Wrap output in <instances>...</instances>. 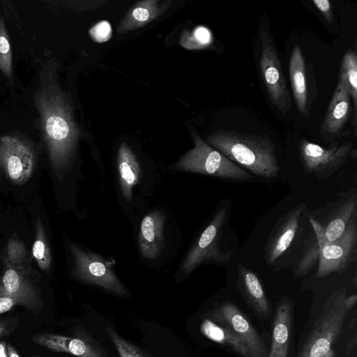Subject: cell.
I'll return each mask as SVG.
<instances>
[{
	"label": "cell",
	"mask_w": 357,
	"mask_h": 357,
	"mask_svg": "<svg viewBox=\"0 0 357 357\" xmlns=\"http://www.w3.org/2000/svg\"><path fill=\"white\" fill-rule=\"evenodd\" d=\"M206 318L227 327L245 344L251 357H267L263 339L248 317L231 301L216 305L206 314Z\"/></svg>",
	"instance_id": "7c38bea8"
},
{
	"label": "cell",
	"mask_w": 357,
	"mask_h": 357,
	"mask_svg": "<svg viewBox=\"0 0 357 357\" xmlns=\"http://www.w3.org/2000/svg\"><path fill=\"white\" fill-rule=\"evenodd\" d=\"M16 305L22 306V303L19 298L0 292V314L8 312Z\"/></svg>",
	"instance_id": "4dcf8cb0"
},
{
	"label": "cell",
	"mask_w": 357,
	"mask_h": 357,
	"mask_svg": "<svg viewBox=\"0 0 357 357\" xmlns=\"http://www.w3.org/2000/svg\"><path fill=\"white\" fill-rule=\"evenodd\" d=\"M291 86L296 107L301 115L308 118L310 100L306 64L301 48L296 45L293 48L289 64Z\"/></svg>",
	"instance_id": "ffe728a7"
},
{
	"label": "cell",
	"mask_w": 357,
	"mask_h": 357,
	"mask_svg": "<svg viewBox=\"0 0 357 357\" xmlns=\"http://www.w3.org/2000/svg\"><path fill=\"white\" fill-rule=\"evenodd\" d=\"M105 331L120 357H149L148 354L121 337L112 327L107 326Z\"/></svg>",
	"instance_id": "4316f807"
},
{
	"label": "cell",
	"mask_w": 357,
	"mask_h": 357,
	"mask_svg": "<svg viewBox=\"0 0 357 357\" xmlns=\"http://www.w3.org/2000/svg\"><path fill=\"white\" fill-rule=\"evenodd\" d=\"M206 143L250 174L273 178L279 173L275 146L267 135L218 130Z\"/></svg>",
	"instance_id": "7a4b0ae2"
},
{
	"label": "cell",
	"mask_w": 357,
	"mask_h": 357,
	"mask_svg": "<svg viewBox=\"0 0 357 357\" xmlns=\"http://www.w3.org/2000/svg\"><path fill=\"white\" fill-rule=\"evenodd\" d=\"M344 288L331 293L321 313L298 350L297 357H335L349 310L346 306Z\"/></svg>",
	"instance_id": "3957f363"
},
{
	"label": "cell",
	"mask_w": 357,
	"mask_h": 357,
	"mask_svg": "<svg viewBox=\"0 0 357 357\" xmlns=\"http://www.w3.org/2000/svg\"><path fill=\"white\" fill-rule=\"evenodd\" d=\"M292 321L293 302L288 296H282L276 305L271 344L267 357H288Z\"/></svg>",
	"instance_id": "e0dca14e"
},
{
	"label": "cell",
	"mask_w": 357,
	"mask_h": 357,
	"mask_svg": "<svg viewBox=\"0 0 357 357\" xmlns=\"http://www.w3.org/2000/svg\"><path fill=\"white\" fill-rule=\"evenodd\" d=\"M0 70L12 84L13 80V53L6 26L0 16Z\"/></svg>",
	"instance_id": "484cf974"
},
{
	"label": "cell",
	"mask_w": 357,
	"mask_h": 357,
	"mask_svg": "<svg viewBox=\"0 0 357 357\" xmlns=\"http://www.w3.org/2000/svg\"><path fill=\"white\" fill-rule=\"evenodd\" d=\"M89 33L94 41L104 43L110 39L112 27L109 22L100 21L91 28Z\"/></svg>",
	"instance_id": "f546056e"
},
{
	"label": "cell",
	"mask_w": 357,
	"mask_h": 357,
	"mask_svg": "<svg viewBox=\"0 0 357 357\" xmlns=\"http://www.w3.org/2000/svg\"><path fill=\"white\" fill-rule=\"evenodd\" d=\"M8 357H20L17 351L11 345L7 344Z\"/></svg>",
	"instance_id": "836d02e7"
},
{
	"label": "cell",
	"mask_w": 357,
	"mask_h": 357,
	"mask_svg": "<svg viewBox=\"0 0 357 357\" xmlns=\"http://www.w3.org/2000/svg\"><path fill=\"white\" fill-rule=\"evenodd\" d=\"M192 137L194 148L174 165L176 169L237 181H247L252 178L250 173L211 146L196 132H192Z\"/></svg>",
	"instance_id": "5b68a950"
},
{
	"label": "cell",
	"mask_w": 357,
	"mask_h": 357,
	"mask_svg": "<svg viewBox=\"0 0 357 357\" xmlns=\"http://www.w3.org/2000/svg\"><path fill=\"white\" fill-rule=\"evenodd\" d=\"M237 287L250 307L263 320L271 315L269 302L257 275L242 263L237 266Z\"/></svg>",
	"instance_id": "d6986e66"
},
{
	"label": "cell",
	"mask_w": 357,
	"mask_h": 357,
	"mask_svg": "<svg viewBox=\"0 0 357 357\" xmlns=\"http://www.w3.org/2000/svg\"><path fill=\"white\" fill-rule=\"evenodd\" d=\"M3 264V271L0 278V292L19 298L22 306L33 313H40L43 303L40 288L29 264Z\"/></svg>",
	"instance_id": "5bb4252c"
},
{
	"label": "cell",
	"mask_w": 357,
	"mask_h": 357,
	"mask_svg": "<svg viewBox=\"0 0 357 357\" xmlns=\"http://www.w3.org/2000/svg\"><path fill=\"white\" fill-rule=\"evenodd\" d=\"M33 102L51 167L62 177L72 162L80 132L70 101L59 84L54 58L40 67Z\"/></svg>",
	"instance_id": "6da1fadb"
},
{
	"label": "cell",
	"mask_w": 357,
	"mask_h": 357,
	"mask_svg": "<svg viewBox=\"0 0 357 357\" xmlns=\"http://www.w3.org/2000/svg\"><path fill=\"white\" fill-rule=\"evenodd\" d=\"M356 335L355 334L354 335V337L347 343V354H349L350 351L352 350V348L356 346Z\"/></svg>",
	"instance_id": "d590c367"
},
{
	"label": "cell",
	"mask_w": 357,
	"mask_h": 357,
	"mask_svg": "<svg viewBox=\"0 0 357 357\" xmlns=\"http://www.w3.org/2000/svg\"><path fill=\"white\" fill-rule=\"evenodd\" d=\"M313 3L328 23L333 22L332 6L328 0H314Z\"/></svg>",
	"instance_id": "1f68e13d"
},
{
	"label": "cell",
	"mask_w": 357,
	"mask_h": 357,
	"mask_svg": "<svg viewBox=\"0 0 357 357\" xmlns=\"http://www.w3.org/2000/svg\"><path fill=\"white\" fill-rule=\"evenodd\" d=\"M200 331L209 340L227 346L237 354L251 357L244 342L227 327L204 318Z\"/></svg>",
	"instance_id": "603a6c76"
},
{
	"label": "cell",
	"mask_w": 357,
	"mask_h": 357,
	"mask_svg": "<svg viewBox=\"0 0 357 357\" xmlns=\"http://www.w3.org/2000/svg\"><path fill=\"white\" fill-rule=\"evenodd\" d=\"M357 300L356 294H353L351 296H347L345 303L347 309L350 311L356 304Z\"/></svg>",
	"instance_id": "d6a6232c"
},
{
	"label": "cell",
	"mask_w": 357,
	"mask_h": 357,
	"mask_svg": "<svg viewBox=\"0 0 357 357\" xmlns=\"http://www.w3.org/2000/svg\"><path fill=\"white\" fill-rule=\"evenodd\" d=\"M304 203L294 206L275 223L264 247V259L267 264L273 266L282 257L290 252L291 248L303 243L305 218L308 217Z\"/></svg>",
	"instance_id": "ba28073f"
},
{
	"label": "cell",
	"mask_w": 357,
	"mask_h": 357,
	"mask_svg": "<svg viewBox=\"0 0 357 357\" xmlns=\"http://www.w3.org/2000/svg\"><path fill=\"white\" fill-rule=\"evenodd\" d=\"M339 79L346 85L351 96L354 112L357 111V56L353 50L344 54L340 68Z\"/></svg>",
	"instance_id": "cb8c5ba5"
},
{
	"label": "cell",
	"mask_w": 357,
	"mask_h": 357,
	"mask_svg": "<svg viewBox=\"0 0 357 357\" xmlns=\"http://www.w3.org/2000/svg\"><path fill=\"white\" fill-rule=\"evenodd\" d=\"M32 357H41V356H37V355H34V356H33Z\"/></svg>",
	"instance_id": "74e56055"
},
{
	"label": "cell",
	"mask_w": 357,
	"mask_h": 357,
	"mask_svg": "<svg viewBox=\"0 0 357 357\" xmlns=\"http://www.w3.org/2000/svg\"><path fill=\"white\" fill-rule=\"evenodd\" d=\"M168 6L156 0L137 3L119 22L117 32L123 33L145 26L160 16Z\"/></svg>",
	"instance_id": "7402d4cb"
},
{
	"label": "cell",
	"mask_w": 357,
	"mask_h": 357,
	"mask_svg": "<svg viewBox=\"0 0 357 357\" xmlns=\"http://www.w3.org/2000/svg\"><path fill=\"white\" fill-rule=\"evenodd\" d=\"M339 195L337 200L308 213V221L312 229L311 234L319 250L324 244L340 238L357 215L356 188Z\"/></svg>",
	"instance_id": "8992f818"
},
{
	"label": "cell",
	"mask_w": 357,
	"mask_h": 357,
	"mask_svg": "<svg viewBox=\"0 0 357 357\" xmlns=\"http://www.w3.org/2000/svg\"><path fill=\"white\" fill-rule=\"evenodd\" d=\"M32 341L54 352L67 353L77 357H107L106 351L90 335L71 337L44 333L34 335Z\"/></svg>",
	"instance_id": "2e32d148"
},
{
	"label": "cell",
	"mask_w": 357,
	"mask_h": 357,
	"mask_svg": "<svg viewBox=\"0 0 357 357\" xmlns=\"http://www.w3.org/2000/svg\"><path fill=\"white\" fill-rule=\"evenodd\" d=\"M69 250L73 259V273L75 278L119 296L128 294L126 287L100 256L73 243H69Z\"/></svg>",
	"instance_id": "30bf717a"
},
{
	"label": "cell",
	"mask_w": 357,
	"mask_h": 357,
	"mask_svg": "<svg viewBox=\"0 0 357 357\" xmlns=\"http://www.w3.org/2000/svg\"><path fill=\"white\" fill-rule=\"evenodd\" d=\"M3 261L10 265L28 263V254L24 243L16 238H10L3 255Z\"/></svg>",
	"instance_id": "83f0119b"
},
{
	"label": "cell",
	"mask_w": 357,
	"mask_h": 357,
	"mask_svg": "<svg viewBox=\"0 0 357 357\" xmlns=\"http://www.w3.org/2000/svg\"><path fill=\"white\" fill-rule=\"evenodd\" d=\"M32 255L38 266L45 272L52 267V257L44 225L40 218L36 222V235L32 246Z\"/></svg>",
	"instance_id": "d4e9b609"
},
{
	"label": "cell",
	"mask_w": 357,
	"mask_h": 357,
	"mask_svg": "<svg viewBox=\"0 0 357 357\" xmlns=\"http://www.w3.org/2000/svg\"><path fill=\"white\" fill-rule=\"evenodd\" d=\"M117 168L121 193L124 199L130 202L132 198L133 188L141 176V167L132 149L123 142L118 150Z\"/></svg>",
	"instance_id": "44dd1931"
},
{
	"label": "cell",
	"mask_w": 357,
	"mask_h": 357,
	"mask_svg": "<svg viewBox=\"0 0 357 357\" xmlns=\"http://www.w3.org/2000/svg\"><path fill=\"white\" fill-rule=\"evenodd\" d=\"M36 162V151L28 140L17 134L0 135V165L11 183H26Z\"/></svg>",
	"instance_id": "8fae6325"
},
{
	"label": "cell",
	"mask_w": 357,
	"mask_h": 357,
	"mask_svg": "<svg viewBox=\"0 0 357 357\" xmlns=\"http://www.w3.org/2000/svg\"><path fill=\"white\" fill-rule=\"evenodd\" d=\"M351 116L356 130V113L346 85L339 79L320 126L319 134L323 139L331 143L335 142L341 136Z\"/></svg>",
	"instance_id": "9a60e30c"
},
{
	"label": "cell",
	"mask_w": 357,
	"mask_h": 357,
	"mask_svg": "<svg viewBox=\"0 0 357 357\" xmlns=\"http://www.w3.org/2000/svg\"><path fill=\"white\" fill-rule=\"evenodd\" d=\"M0 357H8L7 344L5 342H0Z\"/></svg>",
	"instance_id": "8d00e7d4"
},
{
	"label": "cell",
	"mask_w": 357,
	"mask_h": 357,
	"mask_svg": "<svg viewBox=\"0 0 357 357\" xmlns=\"http://www.w3.org/2000/svg\"><path fill=\"white\" fill-rule=\"evenodd\" d=\"M9 331V327L6 322L0 321V337L6 335Z\"/></svg>",
	"instance_id": "e575fe53"
},
{
	"label": "cell",
	"mask_w": 357,
	"mask_h": 357,
	"mask_svg": "<svg viewBox=\"0 0 357 357\" xmlns=\"http://www.w3.org/2000/svg\"><path fill=\"white\" fill-rule=\"evenodd\" d=\"M357 215L351 220L343 234L319 248L316 277L344 272L356 260Z\"/></svg>",
	"instance_id": "4fadbf2b"
},
{
	"label": "cell",
	"mask_w": 357,
	"mask_h": 357,
	"mask_svg": "<svg viewBox=\"0 0 357 357\" xmlns=\"http://www.w3.org/2000/svg\"><path fill=\"white\" fill-rule=\"evenodd\" d=\"M259 35L261 43L259 59L261 79L273 105L286 114L291 109V97L269 26L261 25Z\"/></svg>",
	"instance_id": "52a82bcc"
},
{
	"label": "cell",
	"mask_w": 357,
	"mask_h": 357,
	"mask_svg": "<svg viewBox=\"0 0 357 357\" xmlns=\"http://www.w3.org/2000/svg\"><path fill=\"white\" fill-rule=\"evenodd\" d=\"M165 215L155 210L145 215L141 221L138 238L141 255L146 259L158 258L164 248Z\"/></svg>",
	"instance_id": "ac0fdd59"
},
{
	"label": "cell",
	"mask_w": 357,
	"mask_h": 357,
	"mask_svg": "<svg viewBox=\"0 0 357 357\" xmlns=\"http://www.w3.org/2000/svg\"><path fill=\"white\" fill-rule=\"evenodd\" d=\"M230 204L219 208L184 259L181 271L190 273L204 263L227 264L231 258L234 249L231 247L229 225Z\"/></svg>",
	"instance_id": "277c9868"
},
{
	"label": "cell",
	"mask_w": 357,
	"mask_h": 357,
	"mask_svg": "<svg viewBox=\"0 0 357 357\" xmlns=\"http://www.w3.org/2000/svg\"><path fill=\"white\" fill-rule=\"evenodd\" d=\"M302 167L308 174L319 179L328 178L344 165L349 158H356V150L349 142L331 143L327 148L302 139L298 144Z\"/></svg>",
	"instance_id": "9c48e42d"
},
{
	"label": "cell",
	"mask_w": 357,
	"mask_h": 357,
	"mask_svg": "<svg viewBox=\"0 0 357 357\" xmlns=\"http://www.w3.org/2000/svg\"><path fill=\"white\" fill-rule=\"evenodd\" d=\"M183 45L190 49L203 48L211 42V34L208 29L204 26L197 27L191 34L183 38Z\"/></svg>",
	"instance_id": "f1b7e54d"
}]
</instances>
